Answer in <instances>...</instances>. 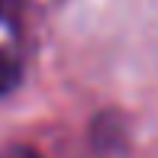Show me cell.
I'll return each mask as SVG.
<instances>
[{
	"label": "cell",
	"instance_id": "cell-2",
	"mask_svg": "<svg viewBox=\"0 0 158 158\" xmlns=\"http://www.w3.org/2000/svg\"><path fill=\"white\" fill-rule=\"evenodd\" d=\"M0 158H42L39 152H35V148H29V145H6L3 152H0Z\"/></svg>",
	"mask_w": 158,
	"mask_h": 158
},
{
	"label": "cell",
	"instance_id": "cell-1",
	"mask_svg": "<svg viewBox=\"0 0 158 158\" xmlns=\"http://www.w3.org/2000/svg\"><path fill=\"white\" fill-rule=\"evenodd\" d=\"M16 81H19V64L6 52H0V97L10 94V90L16 87Z\"/></svg>",
	"mask_w": 158,
	"mask_h": 158
}]
</instances>
